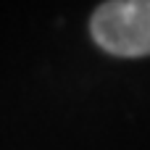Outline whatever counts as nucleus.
<instances>
[{
  "instance_id": "1",
  "label": "nucleus",
  "mask_w": 150,
  "mask_h": 150,
  "mask_svg": "<svg viewBox=\"0 0 150 150\" xmlns=\"http://www.w3.org/2000/svg\"><path fill=\"white\" fill-rule=\"evenodd\" d=\"M92 40L111 55H150V0H111L90 18Z\"/></svg>"
}]
</instances>
